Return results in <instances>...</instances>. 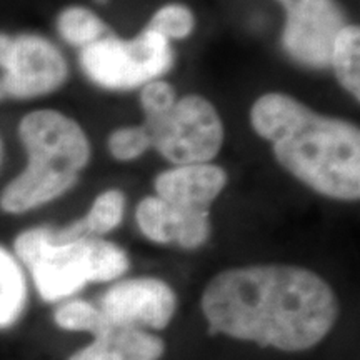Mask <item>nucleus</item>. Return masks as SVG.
<instances>
[{"label": "nucleus", "mask_w": 360, "mask_h": 360, "mask_svg": "<svg viewBox=\"0 0 360 360\" xmlns=\"http://www.w3.org/2000/svg\"><path fill=\"white\" fill-rule=\"evenodd\" d=\"M200 309L209 334L289 354L321 344L340 314L339 297L326 278L289 264L222 270L207 283Z\"/></svg>", "instance_id": "obj_1"}, {"label": "nucleus", "mask_w": 360, "mask_h": 360, "mask_svg": "<svg viewBox=\"0 0 360 360\" xmlns=\"http://www.w3.org/2000/svg\"><path fill=\"white\" fill-rule=\"evenodd\" d=\"M254 132L270 142L278 165L327 199H360V130L319 114L282 92L264 94L250 109Z\"/></svg>", "instance_id": "obj_2"}, {"label": "nucleus", "mask_w": 360, "mask_h": 360, "mask_svg": "<svg viewBox=\"0 0 360 360\" xmlns=\"http://www.w3.org/2000/svg\"><path fill=\"white\" fill-rule=\"evenodd\" d=\"M19 137L27 152V165L0 193V209L15 215L69 192L92 154L80 124L58 110L27 114L19 124Z\"/></svg>", "instance_id": "obj_3"}, {"label": "nucleus", "mask_w": 360, "mask_h": 360, "mask_svg": "<svg viewBox=\"0 0 360 360\" xmlns=\"http://www.w3.org/2000/svg\"><path fill=\"white\" fill-rule=\"evenodd\" d=\"M13 252L45 302H60L89 283L119 281L130 267L127 252L114 242L102 237L56 240L51 227L20 232Z\"/></svg>", "instance_id": "obj_4"}, {"label": "nucleus", "mask_w": 360, "mask_h": 360, "mask_svg": "<svg viewBox=\"0 0 360 360\" xmlns=\"http://www.w3.org/2000/svg\"><path fill=\"white\" fill-rule=\"evenodd\" d=\"M172 65L170 42L148 29L129 40L109 34L80 49L84 74L107 90L141 89L152 80L162 79Z\"/></svg>", "instance_id": "obj_5"}, {"label": "nucleus", "mask_w": 360, "mask_h": 360, "mask_svg": "<svg viewBox=\"0 0 360 360\" xmlns=\"http://www.w3.org/2000/svg\"><path fill=\"white\" fill-rule=\"evenodd\" d=\"M152 147L174 165L210 164L224 146V122L214 103L197 94L177 98L164 115L146 119Z\"/></svg>", "instance_id": "obj_6"}, {"label": "nucleus", "mask_w": 360, "mask_h": 360, "mask_svg": "<svg viewBox=\"0 0 360 360\" xmlns=\"http://www.w3.org/2000/svg\"><path fill=\"white\" fill-rule=\"evenodd\" d=\"M0 101L37 98L56 92L69 77L65 57L51 40L37 34L0 32Z\"/></svg>", "instance_id": "obj_7"}, {"label": "nucleus", "mask_w": 360, "mask_h": 360, "mask_svg": "<svg viewBox=\"0 0 360 360\" xmlns=\"http://www.w3.org/2000/svg\"><path fill=\"white\" fill-rule=\"evenodd\" d=\"M285 11L283 51L309 69L330 67L335 37L349 24L337 0H277Z\"/></svg>", "instance_id": "obj_8"}, {"label": "nucleus", "mask_w": 360, "mask_h": 360, "mask_svg": "<svg viewBox=\"0 0 360 360\" xmlns=\"http://www.w3.org/2000/svg\"><path fill=\"white\" fill-rule=\"evenodd\" d=\"M177 294L157 277H132L117 281L101 297L97 307L114 326L164 330L177 312Z\"/></svg>", "instance_id": "obj_9"}, {"label": "nucleus", "mask_w": 360, "mask_h": 360, "mask_svg": "<svg viewBox=\"0 0 360 360\" xmlns=\"http://www.w3.org/2000/svg\"><path fill=\"white\" fill-rule=\"evenodd\" d=\"M139 231L155 244H175L186 250L199 249L210 237V212L188 210L148 195L135 209Z\"/></svg>", "instance_id": "obj_10"}, {"label": "nucleus", "mask_w": 360, "mask_h": 360, "mask_svg": "<svg viewBox=\"0 0 360 360\" xmlns=\"http://www.w3.org/2000/svg\"><path fill=\"white\" fill-rule=\"evenodd\" d=\"M229 177L219 165H174L154 180L155 195L182 209L210 212V207L227 187Z\"/></svg>", "instance_id": "obj_11"}, {"label": "nucleus", "mask_w": 360, "mask_h": 360, "mask_svg": "<svg viewBox=\"0 0 360 360\" xmlns=\"http://www.w3.org/2000/svg\"><path fill=\"white\" fill-rule=\"evenodd\" d=\"M92 337L89 345L67 360H160L165 354V342L139 327L114 326L107 321Z\"/></svg>", "instance_id": "obj_12"}, {"label": "nucleus", "mask_w": 360, "mask_h": 360, "mask_svg": "<svg viewBox=\"0 0 360 360\" xmlns=\"http://www.w3.org/2000/svg\"><path fill=\"white\" fill-rule=\"evenodd\" d=\"M125 195L119 188L98 193L82 219L64 229H51L56 240H77L85 237H102L115 231L124 220Z\"/></svg>", "instance_id": "obj_13"}, {"label": "nucleus", "mask_w": 360, "mask_h": 360, "mask_svg": "<svg viewBox=\"0 0 360 360\" xmlns=\"http://www.w3.org/2000/svg\"><path fill=\"white\" fill-rule=\"evenodd\" d=\"M27 305V282L19 260L0 245V328L19 322Z\"/></svg>", "instance_id": "obj_14"}, {"label": "nucleus", "mask_w": 360, "mask_h": 360, "mask_svg": "<svg viewBox=\"0 0 360 360\" xmlns=\"http://www.w3.org/2000/svg\"><path fill=\"white\" fill-rule=\"evenodd\" d=\"M330 67L337 82L360 101V27L347 24L335 37Z\"/></svg>", "instance_id": "obj_15"}, {"label": "nucleus", "mask_w": 360, "mask_h": 360, "mask_svg": "<svg viewBox=\"0 0 360 360\" xmlns=\"http://www.w3.org/2000/svg\"><path fill=\"white\" fill-rule=\"evenodd\" d=\"M57 30L67 44L75 47H87L109 35V27L105 25L97 13L80 6L67 7L58 13Z\"/></svg>", "instance_id": "obj_16"}, {"label": "nucleus", "mask_w": 360, "mask_h": 360, "mask_svg": "<svg viewBox=\"0 0 360 360\" xmlns=\"http://www.w3.org/2000/svg\"><path fill=\"white\" fill-rule=\"evenodd\" d=\"M53 322L62 330L94 335L98 328L105 326L107 319L97 305L82 299H74L58 305L53 312Z\"/></svg>", "instance_id": "obj_17"}, {"label": "nucleus", "mask_w": 360, "mask_h": 360, "mask_svg": "<svg viewBox=\"0 0 360 360\" xmlns=\"http://www.w3.org/2000/svg\"><path fill=\"white\" fill-rule=\"evenodd\" d=\"M146 29L160 34L169 42L172 39L182 40L187 39L195 29V15L184 4H167L152 15Z\"/></svg>", "instance_id": "obj_18"}, {"label": "nucleus", "mask_w": 360, "mask_h": 360, "mask_svg": "<svg viewBox=\"0 0 360 360\" xmlns=\"http://www.w3.org/2000/svg\"><path fill=\"white\" fill-rule=\"evenodd\" d=\"M107 147L114 159L130 162L146 154L152 147V142L143 125H129L114 130L107 139Z\"/></svg>", "instance_id": "obj_19"}, {"label": "nucleus", "mask_w": 360, "mask_h": 360, "mask_svg": "<svg viewBox=\"0 0 360 360\" xmlns=\"http://www.w3.org/2000/svg\"><path fill=\"white\" fill-rule=\"evenodd\" d=\"M177 102V90L167 80H152L141 90V107L146 119L164 115Z\"/></svg>", "instance_id": "obj_20"}, {"label": "nucleus", "mask_w": 360, "mask_h": 360, "mask_svg": "<svg viewBox=\"0 0 360 360\" xmlns=\"http://www.w3.org/2000/svg\"><path fill=\"white\" fill-rule=\"evenodd\" d=\"M94 2H96V4H107L109 0H94Z\"/></svg>", "instance_id": "obj_21"}, {"label": "nucleus", "mask_w": 360, "mask_h": 360, "mask_svg": "<svg viewBox=\"0 0 360 360\" xmlns=\"http://www.w3.org/2000/svg\"><path fill=\"white\" fill-rule=\"evenodd\" d=\"M0 157H2V142H0Z\"/></svg>", "instance_id": "obj_22"}]
</instances>
